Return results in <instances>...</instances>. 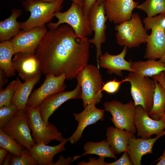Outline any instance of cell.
Wrapping results in <instances>:
<instances>
[{"instance_id": "9", "label": "cell", "mask_w": 165, "mask_h": 165, "mask_svg": "<svg viewBox=\"0 0 165 165\" xmlns=\"http://www.w3.org/2000/svg\"><path fill=\"white\" fill-rule=\"evenodd\" d=\"M27 108L29 125L36 143H43L47 145L53 140L60 142L64 140V138L62 134L54 125L50 123L46 125L44 123L38 107Z\"/></svg>"}, {"instance_id": "43", "label": "cell", "mask_w": 165, "mask_h": 165, "mask_svg": "<svg viewBox=\"0 0 165 165\" xmlns=\"http://www.w3.org/2000/svg\"><path fill=\"white\" fill-rule=\"evenodd\" d=\"M11 154L9 152L5 158L3 163L2 165H9L11 157Z\"/></svg>"}, {"instance_id": "35", "label": "cell", "mask_w": 165, "mask_h": 165, "mask_svg": "<svg viewBox=\"0 0 165 165\" xmlns=\"http://www.w3.org/2000/svg\"><path fill=\"white\" fill-rule=\"evenodd\" d=\"M132 165L128 152L125 151L119 159L111 163H106V165Z\"/></svg>"}, {"instance_id": "48", "label": "cell", "mask_w": 165, "mask_h": 165, "mask_svg": "<svg viewBox=\"0 0 165 165\" xmlns=\"http://www.w3.org/2000/svg\"></svg>"}, {"instance_id": "28", "label": "cell", "mask_w": 165, "mask_h": 165, "mask_svg": "<svg viewBox=\"0 0 165 165\" xmlns=\"http://www.w3.org/2000/svg\"><path fill=\"white\" fill-rule=\"evenodd\" d=\"M154 80L155 89L153 106L148 113L151 118L158 120L165 114V89L161 83Z\"/></svg>"}, {"instance_id": "46", "label": "cell", "mask_w": 165, "mask_h": 165, "mask_svg": "<svg viewBox=\"0 0 165 165\" xmlns=\"http://www.w3.org/2000/svg\"><path fill=\"white\" fill-rule=\"evenodd\" d=\"M164 24L165 28V17L164 18Z\"/></svg>"}, {"instance_id": "2", "label": "cell", "mask_w": 165, "mask_h": 165, "mask_svg": "<svg viewBox=\"0 0 165 165\" xmlns=\"http://www.w3.org/2000/svg\"><path fill=\"white\" fill-rule=\"evenodd\" d=\"M64 0L48 2L40 0H24L25 10L30 13L28 18L20 22V29L27 31L35 28L42 27L49 23L56 14L60 11Z\"/></svg>"}, {"instance_id": "22", "label": "cell", "mask_w": 165, "mask_h": 165, "mask_svg": "<svg viewBox=\"0 0 165 165\" xmlns=\"http://www.w3.org/2000/svg\"><path fill=\"white\" fill-rule=\"evenodd\" d=\"M134 134L126 130L110 127L107 128L106 140L115 154L128 152V143Z\"/></svg>"}, {"instance_id": "39", "label": "cell", "mask_w": 165, "mask_h": 165, "mask_svg": "<svg viewBox=\"0 0 165 165\" xmlns=\"http://www.w3.org/2000/svg\"><path fill=\"white\" fill-rule=\"evenodd\" d=\"M153 79L161 83L165 89V77L163 72L160 74L154 75L152 77Z\"/></svg>"}, {"instance_id": "3", "label": "cell", "mask_w": 165, "mask_h": 165, "mask_svg": "<svg viewBox=\"0 0 165 165\" xmlns=\"http://www.w3.org/2000/svg\"><path fill=\"white\" fill-rule=\"evenodd\" d=\"M99 69L95 65L88 64L76 77L77 83L81 87V99L84 107L88 104L96 105L103 97L101 91L102 75Z\"/></svg>"}, {"instance_id": "27", "label": "cell", "mask_w": 165, "mask_h": 165, "mask_svg": "<svg viewBox=\"0 0 165 165\" xmlns=\"http://www.w3.org/2000/svg\"><path fill=\"white\" fill-rule=\"evenodd\" d=\"M83 149L85 152L80 155L73 156V161L87 154H95L100 157L105 158L109 157L115 159L117 158L106 140H103L99 142H87L84 144Z\"/></svg>"}, {"instance_id": "6", "label": "cell", "mask_w": 165, "mask_h": 165, "mask_svg": "<svg viewBox=\"0 0 165 165\" xmlns=\"http://www.w3.org/2000/svg\"><path fill=\"white\" fill-rule=\"evenodd\" d=\"M55 17L57 21L48 23L47 26L49 29H55L60 25L65 24L70 25L78 36L86 37L92 33L88 15L85 14L83 7L77 3L72 2L68 10L57 13Z\"/></svg>"}, {"instance_id": "23", "label": "cell", "mask_w": 165, "mask_h": 165, "mask_svg": "<svg viewBox=\"0 0 165 165\" xmlns=\"http://www.w3.org/2000/svg\"><path fill=\"white\" fill-rule=\"evenodd\" d=\"M41 73L38 74L29 80L21 82L17 87L12 98L11 104L19 110L26 108L27 104L32 91L40 79Z\"/></svg>"}, {"instance_id": "4", "label": "cell", "mask_w": 165, "mask_h": 165, "mask_svg": "<svg viewBox=\"0 0 165 165\" xmlns=\"http://www.w3.org/2000/svg\"><path fill=\"white\" fill-rule=\"evenodd\" d=\"M165 13L152 17L147 16L143 20L145 28L151 29L150 34L146 39V48L144 57L150 60L160 59L165 51Z\"/></svg>"}, {"instance_id": "29", "label": "cell", "mask_w": 165, "mask_h": 165, "mask_svg": "<svg viewBox=\"0 0 165 165\" xmlns=\"http://www.w3.org/2000/svg\"><path fill=\"white\" fill-rule=\"evenodd\" d=\"M15 139L5 132L2 128L0 129V147L7 150L14 155L20 156L24 147L16 142Z\"/></svg>"}, {"instance_id": "44", "label": "cell", "mask_w": 165, "mask_h": 165, "mask_svg": "<svg viewBox=\"0 0 165 165\" xmlns=\"http://www.w3.org/2000/svg\"><path fill=\"white\" fill-rule=\"evenodd\" d=\"M42 0L43 1L50 2L54 1L56 0ZM72 2H74L76 3H77L78 4L80 5V6L83 7V0H70Z\"/></svg>"}, {"instance_id": "19", "label": "cell", "mask_w": 165, "mask_h": 165, "mask_svg": "<svg viewBox=\"0 0 165 165\" xmlns=\"http://www.w3.org/2000/svg\"><path fill=\"white\" fill-rule=\"evenodd\" d=\"M127 48V46H124L122 52L117 55H112L105 52L99 58L100 67L107 69L109 74H114L119 76H123V71L134 72L131 67L130 61L125 59Z\"/></svg>"}, {"instance_id": "32", "label": "cell", "mask_w": 165, "mask_h": 165, "mask_svg": "<svg viewBox=\"0 0 165 165\" xmlns=\"http://www.w3.org/2000/svg\"><path fill=\"white\" fill-rule=\"evenodd\" d=\"M19 109L13 104L0 108V128H2L15 116Z\"/></svg>"}, {"instance_id": "45", "label": "cell", "mask_w": 165, "mask_h": 165, "mask_svg": "<svg viewBox=\"0 0 165 165\" xmlns=\"http://www.w3.org/2000/svg\"><path fill=\"white\" fill-rule=\"evenodd\" d=\"M158 61L160 62L165 63V51L162 57Z\"/></svg>"}, {"instance_id": "34", "label": "cell", "mask_w": 165, "mask_h": 165, "mask_svg": "<svg viewBox=\"0 0 165 165\" xmlns=\"http://www.w3.org/2000/svg\"><path fill=\"white\" fill-rule=\"evenodd\" d=\"M125 82L123 79L121 81H117L116 79L109 81L103 84L101 91H105L110 94H114L118 90L121 84Z\"/></svg>"}, {"instance_id": "1", "label": "cell", "mask_w": 165, "mask_h": 165, "mask_svg": "<svg viewBox=\"0 0 165 165\" xmlns=\"http://www.w3.org/2000/svg\"><path fill=\"white\" fill-rule=\"evenodd\" d=\"M90 43L87 37L78 36L67 24L49 29L36 50L44 74L64 73L66 79L76 78L88 64Z\"/></svg>"}, {"instance_id": "14", "label": "cell", "mask_w": 165, "mask_h": 165, "mask_svg": "<svg viewBox=\"0 0 165 165\" xmlns=\"http://www.w3.org/2000/svg\"><path fill=\"white\" fill-rule=\"evenodd\" d=\"M47 31L45 26L27 31L21 30L17 35L9 40L15 54L19 53H35Z\"/></svg>"}, {"instance_id": "47", "label": "cell", "mask_w": 165, "mask_h": 165, "mask_svg": "<svg viewBox=\"0 0 165 165\" xmlns=\"http://www.w3.org/2000/svg\"><path fill=\"white\" fill-rule=\"evenodd\" d=\"M163 74H164V76H165V71H163Z\"/></svg>"}, {"instance_id": "15", "label": "cell", "mask_w": 165, "mask_h": 165, "mask_svg": "<svg viewBox=\"0 0 165 165\" xmlns=\"http://www.w3.org/2000/svg\"><path fill=\"white\" fill-rule=\"evenodd\" d=\"M81 89L77 83L75 88L70 91H62L51 95L45 98L38 107L41 118L46 125L49 123L50 116L63 104L71 99H81Z\"/></svg>"}, {"instance_id": "41", "label": "cell", "mask_w": 165, "mask_h": 165, "mask_svg": "<svg viewBox=\"0 0 165 165\" xmlns=\"http://www.w3.org/2000/svg\"><path fill=\"white\" fill-rule=\"evenodd\" d=\"M8 151L6 149L1 148L0 149V165H2L4 160L8 154Z\"/></svg>"}, {"instance_id": "16", "label": "cell", "mask_w": 165, "mask_h": 165, "mask_svg": "<svg viewBox=\"0 0 165 165\" xmlns=\"http://www.w3.org/2000/svg\"><path fill=\"white\" fill-rule=\"evenodd\" d=\"M84 108L81 112L73 114L78 125L72 136L68 138L72 144H75L80 139L86 127L104 119L105 110L97 108L93 104H88Z\"/></svg>"}, {"instance_id": "40", "label": "cell", "mask_w": 165, "mask_h": 165, "mask_svg": "<svg viewBox=\"0 0 165 165\" xmlns=\"http://www.w3.org/2000/svg\"><path fill=\"white\" fill-rule=\"evenodd\" d=\"M8 78L4 72L0 69V90L3 89V87L7 83Z\"/></svg>"}, {"instance_id": "31", "label": "cell", "mask_w": 165, "mask_h": 165, "mask_svg": "<svg viewBox=\"0 0 165 165\" xmlns=\"http://www.w3.org/2000/svg\"><path fill=\"white\" fill-rule=\"evenodd\" d=\"M21 82L19 78L10 82L5 89L0 90V108L10 105L16 89Z\"/></svg>"}, {"instance_id": "36", "label": "cell", "mask_w": 165, "mask_h": 165, "mask_svg": "<svg viewBox=\"0 0 165 165\" xmlns=\"http://www.w3.org/2000/svg\"><path fill=\"white\" fill-rule=\"evenodd\" d=\"M105 158L99 157L97 159L90 157L88 162L85 161L79 163V165H106L107 163L105 162Z\"/></svg>"}, {"instance_id": "33", "label": "cell", "mask_w": 165, "mask_h": 165, "mask_svg": "<svg viewBox=\"0 0 165 165\" xmlns=\"http://www.w3.org/2000/svg\"><path fill=\"white\" fill-rule=\"evenodd\" d=\"M9 165H37V163L30 153L29 150L24 149L20 156H11Z\"/></svg>"}, {"instance_id": "12", "label": "cell", "mask_w": 165, "mask_h": 165, "mask_svg": "<svg viewBox=\"0 0 165 165\" xmlns=\"http://www.w3.org/2000/svg\"><path fill=\"white\" fill-rule=\"evenodd\" d=\"M64 73L56 76L53 73L46 74L45 79L41 85L31 93L28 99L27 107L37 108L48 97L63 91L66 86Z\"/></svg>"}, {"instance_id": "17", "label": "cell", "mask_w": 165, "mask_h": 165, "mask_svg": "<svg viewBox=\"0 0 165 165\" xmlns=\"http://www.w3.org/2000/svg\"><path fill=\"white\" fill-rule=\"evenodd\" d=\"M104 3L108 20L116 24L130 20L133 10L139 5L133 0H105Z\"/></svg>"}, {"instance_id": "37", "label": "cell", "mask_w": 165, "mask_h": 165, "mask_svg": "<svg viewBox=\"0 0 165 165\" xmlns=\"http://www.w3.org/2000/svg\"><path fill=\"white\" fill-rule=\"evenodd\" d=\"M105 0H83V7L84 13L86 15H88L93 5L96 2L101 3Z\"/></svg>"}, {"instance_id": "5", "label": "cell", "mask_w": 165, "mask_h": 165, "mask_svg": "<svg viewBox=\"0 0 165 165\" xmlns=\"http://www.w3.org/2000/svg\"><path fill=\"white\" fill-rule=\"evenodd\" d=\"M115 29L117 42L120 46L131 48L146 43L147 30L137 13H132L130 20L116 24Z\"/></svg>"}, {"instance_id": "11", "label": "cell", "mask_w": 165, "mask_h": 165, "mask_svg": "<svg viewBox=\"0 0 165 165\" xmlns=\"http://www.w3.org/2000/svg\"><path fill=\"white\" fill-rule=\"evenodd\" d=\"M27 108L19 110L16 114L2 128L28 150L36 144L30 133Z\"/></svg>"}, {"instance_id": "38", "label": "cell", "mask_w": 165, "mask_h": 165, "mask_svg": "<svg viewBox=\"0 0 165 165\" xmlns=\"http://www.w3.org/2000/svg\"><path fill=\"white\" fill-rule=\"evenodd\" d=\"M73 161L72 157L68 156L67 158H64L63 156L61 155L53 165H69Z\"/></svg>"}, {"instance_id": "18", "label": "cell", "mask_w": 165, "mask_h": 165, "mask_svg": "<svg viewBox=\"0 0 165 165\" xmlns=\"http://www.w3.org/2000/svg\"><path fill=\"white\" fill-rule=\"evenodd\" d=\"M15 55L12 59L13 66L23 80L26 81L41 73V64L35 53H19Z\"/></svg>"}, {"instance_id": "21", "label": "cell", "mask_w": 165, "mask_h": 165, "mask_svg": "<svg viewBox=\"0 0 165 165\" xmlns=\"http://www.w3.org/2000/svg\"><path fill=\"white\" fill-rule=\"evenodd\" d=\"M68 141V138H64L59 144L54 146L47 145L43 143H36L29 151L38 165H53V157L65 150V145Z\"/></svg>"}, {"instance_id": "42", "label": "cell", "mask_w": 165, "mask_h": 165, "mask_svg": "<svg viewBox=\"0 0 165 165\" xmlns=\"http://www.w3.org/2000/svg\"><path fill=\"white\" fill-rule=\"evenodd\" d=\"M156 165H165V149L164 150L163 155L160 158V160Z\"/></svg>"}, {"instance_id": "20", "label": "cell", "mask_w": 165, "mask_h": 165, "mask_svg": "<svg viewBox=\"0 0 165 165\" xmlns=\"http://www.w3.org/2000/svg\"><path fill=\"white\" fill-rule=\"evenodd\" d=\"M161 134L151 138H136L134 135L129 140L128 152L131 161L134 165H141L142 157L148 154H152L153 147Z\"/></svg>"}, {"instance_id": "8", "label": "cell", "mask_w": 165, "mask_h": 165, "mask_svg": "<svg viewBox=\"0 0 165 165\" xmlns=\"http://www.w3.org/2000/svg\"><path fill=\"white\" fill-rule=\"evenodd\" d=\"M105 111L109 112L110 119L116 127L134 134L137 132L134 123L135 106L134 101L126 104L113 100L105 101L103 104Z\"/></svg>"}, {"instance_id": "10", "label": "cell", "mask_w": 165, "mask_h": 165, "mask_svg": "<svg viewBox=\"0 0 165 165\" xmlns=\"http://www.w3.org/2000/svg\"><path fill=\"white\" fill-rule=\"evenodd\" d=\"M104 2H96L91 7L88 13L90 27L94 31L93 38L89 39L90 43L94 45L96 49L97 67L99 69V58L101 55V45L106 40L105 31L107 28L106 16Z\"/></svg>"}, {"instance_id": "24", "label": "cell", "mask_w": 165, "mask_h": 165, "mask_svg": "<svg viewBox=\"0 0 165 165\" xmlns=\"http://www.w3.org/2000/svg\"><path fill=\"white\" fill-rule=\"evenodd\" d=\"M22 13L19 9H13L11 15L7 19L0 22V41L9 40L20 31V22L17 19Z\"/></svg>"}, {"instance_id": "25", "label": "cell", "mask_w": 165, "mask_h": 165, "mask_svg": "<svg viewBox=\"0 0 165 165\" xmlns=\"http://www.w3.org/2000/svg\"><path fill=\"white\" fill-rule=\"evenodd\" d=\"M130 61L131 67L134 71V72L144 76L152 77L165 71V63L156 60Z\"/></svg>"}, {"instance_id": "26", "label": "cell", "mask_w": 165, "mask_h": 165, "mask_svg": "<svg viewBox=\"0 0 165 165\" xmlns=\"http://www.w3.org/2000/svg\"><path fill=\"white\" fill-rule=\"evenodd\" d=\"M13 46L9 40L1 42L0 43V68L8 78L15 75L12 57L14 54Z\"/></svg>"}, {"instance_id": "30", "label": "cell", "mask_w": 165, "mask_h": 165, "mask_svg": "<svg viewBox=\"0 0 165 165\" xmlns=\"http://www.w3.org/2000/svg\"><path fill=\"white\" fill-rule=\"evenodd\" d=\"M136 8L144 11L147 16L152 17L165 13V0H146Z\"/></svg>"}, {"instance_id": "7", "label": "cell", "mask_w": 165, "mask_h": 165, "mask_svg": "<svg viewBox=\"0 0 165 165\" xmlns=\"http://www.w3.org/2000/svg\"><path fill=\"white\" fill-rule=\"evenodd\" d=\"M123 79L130 84V93L135 106L141 105L147 112H149L153 104L154 80L134 72H130Z\"/></svg>"}, {"instance_id": "13", "label": "cell", "mask_w": 165, "mask_h": 165, "mask_svg": "<svg viewBox=\"0 0 165 165\" xmlns=\"http://www.w3.org/2000/svg\"><path fill=\"white\" fill-rule=\"evenodd\" d=\"M142 106H135L134 123L138 137L151 138L152 135L165 134V114L160 120L151 118Z\"/></svg>"}]
</instances>
